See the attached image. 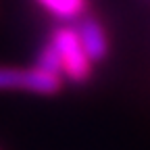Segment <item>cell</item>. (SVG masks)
Returning a JSON list of instances; mask_svg holds the SVG:
<instances>
[{"label":"cell","instance_id":"1","mask_svg":"<svg viewBox=\"0 0 150 150\" xmlns=\"http://www.w3.org/2000/svg\"><path fill=\"white\" fill-rule=\"evenodd\" d=\"M48 40L52 42L56 54H59V61H61V71H63V77L71 83H86L92 77V71H94V61L88 56L83 44H81V38L77 33V27L73 25H61L56 27Z\"/></svg>","mask_w":150,"mask_h":150},{"label":"cell","instance_id":"2","mask_svg":"<svg viewBox=\"0 0 150 150\" xmlns=\"http://www.w3.org/2000/svg\"><path fill=\"white\" fill-rule=\"evenodd\" d=\"M65 86V79L56 73L44 71L40 67L19 69V67H0V92H31L52 96L59 94Z\"/></svg>","mask_w":150,"mask_h":150},{"label":"cell","instance_id":"3","mask_svg":"<svg viewBox=\"0 0 150 150\" xmlns=\"http://www.w3.org/2000/svg\"><path fill=\"white\" fill-rule=\"evenodd\" d=\"M77 33L81 38V44L88 52V56L94 61V63H100L108 56V50H110V44H108V35H106V29L104 25L98 21L96 17H81L77 21Z\"/></svg>","mask_w":150,"mask_h":150},{"label":"cell","instance_id":"4","mask_svg":"<svg viewBox=\"0 0 150 150\" xmlns=\"http://www.w3.org/2000/svg\"><path fill=\"white\" fill-rule=\"evenodd\" d=\"M48 15L65 23L79 21L81 17H86L90 0H35Z\"/></svg>","mask_w":150,"mask_h":150},{"label":"cell","instance_id":"5","mask_svg":"<svg viewBox=\"0 0 150 150\" xmlns=\"http://www.w3.org/2000/svg\"><path fill=\"white\" fill-rule=\"evenodd\" d=\"M35 67H40V69H44V71H50V73H56V75H61V77H63L59 54H56V50H54V46H52L50 40L40 48V52H38ZM63 79H65V77H63Z\"/></svg>","mask_w":150,"mask_h":150}]
</instances>
